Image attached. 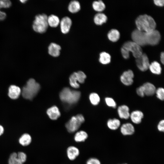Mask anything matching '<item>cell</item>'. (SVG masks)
Wrapping results in <instances>:
<instances>
[{
	"instance_id": "obj_1",
	"label": "cell",
	"mask_w": 164,
	"mask_h": 164,
	"mask_svg": "<svg viewBox=\"0 0 164 164\" xmlns=\"http://www.w3.org/2000/svg\"><path fill=\"white\" fill-rule=\"evenodd\" d=\"M131 36L133 41L140 46L155 45L159 43L161 39L160 32L155 29L146 32L137 29L132 32Z\"/></svg>"
},
{
	"instance_id": "obj_2",
	"label": "cell",
	"mask_w": 164,
	"mask_h": 164,
	"mask_svg": "<svg viewBox=\"0 0 164 164\" xmlns=\"http://www.w3.org/2000/svg\"><path fill=\"white\" fill-rule=\"evenodd\" d=\"M137 29L141 31L148 32L155 29L156 23L153 18L146 14L141 15L135 21Z\"/></svg>"
},
{
	"instance_id": "obj_3",
	"label": "cell",
	"mask_w": 164,
	"mask_h": 164,
	"mask_svg": "<svg viewBox=\"0 0 164 164\" xmlns=\"http://www.w3.org/2000/svg\"><path fill=\"white\" fill-rule=\"evenodd\" d=\"M40 89V85L33 79H30L21 90L22 97L25 98L32 100L37 94Z\"/></svg>"
},
{
	"instance_id": "obj_4",
	"label": "cell",
	"mask_w": 164,
	"mask_h": 164,
	"mask_svg": "<svg viewBox=\"0 0 164 164\" xmlns=\"http://www.w3.org/2000/svg\"><path fill=\"white\" fill-rule=\"evenodd\" d=\"M80 94L79 91L72 90L68 87H65L60 92L59 96L62 101L72 104L76 103L79 101Z\"/></svg>"
},
{
	"instance_id": "obj_5",
	"label": "cell",
	"mask_w": 164,
	"mask_h": 164,
	"mask_svg": "<svg viewBox=\"0 0 164 164\" xmlns=\"http://www.w3.org/2000/svg\"><path fill=\"white\" fill-rule=\"evenodd\" d=\"M48 16L44 13L36 15L33 21L32 28L35 32L43 33L47 30L48 27Z\"/></svg>"
},
{
	"instance_id": "obj_6",
	"label": "cell",
	"mask_w": 164,
	"mask_h": 164,
	"mask_svg": "<svg viewBox=\"0 0 164 164\" xmlns=\"http://www.w3.org/2000/svg\"><path fill=\"white\" fill-rule=\"evenodd\" d=\"M84 121V117L82 114H78L72 117L66 123L65 127L69 132L73 133L78 130Z\"/></svg>"
},
{
	"instance_id": "obj_7",
	"label": "cell",
	"mask_w": 164,
	"mask_h": 164,
	"mask_svg": "<svg viewBox=\"0 0 164 164\" xmlns=\"http://www.w3.org/2000/svg\"><path fill=\"white\" fill-rule=\"evenodd\" d=\"M128 53L131 52L136 58L139 57L143 53L141 46L133 41L125 42L121 48Z\"/></svg>"
},
{
	"instance_id": "obj_8",
	"label": "cell",
	"mask_w": 164,
	"mask_h": 164,
	"mask_svg": "<svg viewBox=\"0 0 164 164\" xmlns=\"http://www.w3.org/2000/svg\"><path fill=\"white\" fill-rule=\"evenodd\" d=\"M135 62L137 66L141 71L145 72L149 69L150 63L148 57L145 53H142L136 58Z\"/></svg>"
},
{
	"instance_id": "obj_9",
	"label": "cell",
	"mask_w": 164,
	"mask_h": 164,
	"mask_svg": "<svg viewBox=\"0 0 164 164\" xmlns=\"http://www.w3.org/2000/svg\"><path fill=\"white\" fill-rule=\"evenodd\" d=\"M134 74L133 71L128 70L124 71L120 77V80L124 85L129 86L132 85L133 82Z\"/></svg>"
},
{
	"instance_id": "obj_10",
	"label": "cell",
	"mask_w": 164,
	"mask_h": 164,
	"mask_svg": "<svg viewBox=\"0 0 164 164\" xmlns=\"http://www.w3.org/2000/svg\"><path fill=\"white\" fill-rule=\"evenodd\" d=\"M60 24L62 32L63 34H67L70 29L72 24V21L69 17L66 16L63 17L60 20Z\"/></svg>"
},
{
	"instance_id": "obj_11",
	"label": "cell",
	"mask_w": 164,
	"mask_h": 164,
	"mask_svg": "<svg viewBox=\"0 0 164 164\" xmlns=\"http://www.w3.org/2000/svg\"><path fill=\"white\" fill-rule=\"evenodd\" d=\"M117 112L119 118L122 119H128L130 118L129 108L127 105L124 104L118 106Z\"/></svg>"
},
{
	"instance_id": "obj_12",
	"label": "cell",
	"mask_w": 164,
	"mask_h": 164,
	"mask_svg": "<svg viewBox=\"0 0 164 164\" xmlns=\"http://www.w3.org/2000/svg\"><path fill=\"white\" fill-rule=\"evenodd\" d=\"M144 116V114L142 111L136 110L132 111L130 113L129 118L134 123L138 124L142 122Z\"/></svg>"
},
{
	"instance_id": "obj_13",
	"label": "cell",
	"mask_w": 164,
	"mask_h": 164,
	"mask_svg": "<svg viewBox=\"0 0 164 164\" xmlns=\"http://www.w3.org/2000/svg\"><path fill=\"white\" fill-rule=\"evenodd\" d=\"M60 46L55 43H51L48 47V53L51 56L56 57L60 54Z\"/></svg>"
},
{
	"instance_id": "obj_14",
	"label": "cell",
	"mask_w": 164,
	"mask_h": 164,
	"mask_svg": "<svg viewBox=\"0 0 164 164\" xmlns=\"http://www.w3.org/2000/svg\"><path fill=\"white\" fill-rule=\"evenodd\" d=\"M120 131L124 135H129L133 134L135 132L134 126L131 123H127L123 124L121 127Z\"/></svg>"
},
{
	"instance_id": "obj_15",
	"label": "cell",
	"mask_w": 164,
	"mask_h": 164,
	"mask_svg": "<svg viewBox=\"0 0 164 164\" xmlns=\"http://www.w3.org/2000/svg\"><path fill=\"white\" fill-rule=\"evenodd\" d=\"M142 86L144 88L145 95L151 96L155 94L156 89L153 84L150 82H146Z\"/></svg>"
},
{
	"instance_id": "obj_16",
	"label": "cell",
	"mask_w": 164,
	"mask_h": 164,
	"mask_svg": "<svg viewBox=\"0 0 164 164\" xmlns=\"http://www.w3.org/2000/svg\"><path fill=\"white\" fill-rule=\"evenodd\" d=\"M21 93V90L19 87L15 85H11L9 89L8 96L11 99H16Z\"/></svg>"
},
{
	"instance_id": "obj_17",
	"label": "cell",
	"mask_w": 164,
	"mask_h": 164,
	"mask_svg": "<svg viewBox=\"0 0 164 164\" xmlns=\"http://www.w3.org/2000/svg\"><path fill=\"white\" fill-rule=\"evenodd\" d=\"M80 151L77 147L71 146H69L67 150V157L70 160H73L79 155Z\"/></svg>"
},
{
	"instance_id": "obj_18",
	"label": "cell",
	"mask_w": 164,
	"mask_h": 164,
	"mask_svg": "<svg viewBox=\"0 0 164 164\" xmlns=\"http://www.w3.org/2000/svg\"><path fill=\"white\" fill-rule=\"evenodd\" d=\"M49 118L52 120L57 119L60 115V113L58 108L53 106L48 108L46 111Z\"/></svg>"
},
{
	"instance_id": "obj_19",
	"label": "cell",
	"mask_w": 164,
	"mask_h": 164,
	"mask_svg": "<svg viewBox=\"0 0 164 164\" xmlns=\"http://www.w3.org/2000/svg\"><path fill=\"white\" fill-rule=\"evenodd\" d=\"M11 1L9 0H0V9L8 8L12 5ZM6 17V13L0 10V21L4 20Z\"/></svg>"
},
{
	"instance_id": "obj_20",
	"label": "cell",
	"mask_w": 164,
	"mask_h": 164,
	"mask_svg": "<svg viewBox=\"0 0 164 164\" xmlns=\"http://www.w3.org/2000/svg\"><path fill=\"white\" fill-rule=\"evenodd\" d=\"M149 69L153 74L159 75L162 73V67L160 63L156 61H154L150 64Z\"/></svg>"
},
{
	"instance_id": "obj_21",
	"label": "cell",
	"mask_w": 164,
	"mask_h": 164,
	"mask_svg": "<svg viewBox=\"0 0 164 164\" xmlns=\"http://www.w3.org/2000/svg\"><path fill=\"white\" fill-rule=\"evenodd\" d=\"M32 141V138L28 133H25L22 135L19 139V142L21 145L26 146L30 144Z\"/></svg>"
},
{
	"instance_id": "obj_22",
	"label": "cell",
	"mask_w": 164,
	"mask_h": 164,
	"mask_svg": "<svg viewBox=\"0 0 164 164\" xmlns=\"http://www.w3.org/2000/svg\"><path fill=\"white\" fill-rule=\"evenodd\" d=\"M81 6L79 2L76 0L71 1L68 6L69 11L72 13H75L78 12L80 9Z\"/></svg>"
},
{
	"instance_id": "obj_23",
	"label": "cell",
	"mask_w": 164,
	"mask_h": 164,
	"mask_svg": "<svg viewBox=\"0 0 164 164\" xmlns=\"http://www.w3.org/2000/svg\"><path fill=\"white\" fill-rule=\"evenodd\" d=\"M107 20V17L106 15L104 13L101 12L96 14L94 18V23L98 25H101L105 23Z\"/></svg>"
},
{
	"instance_id": "obj_24",
	"label": "cell",
	"mask_w": 164,
	"mask_h": 164,
	"mask_svg": "<svg viewBox=\"0 0 164 164\" xmlns=\"http://www.w3.org/2000/svg\"><path fill=\"white\" fill-rule=\"evenodd\" d=\"M88 137L87 133L85 131L80 130L75 134L74 139L75 142H80L85 141Z\"/></svg>"
},
{
	"instance_id": "obj_25",
	"label": "cell",
	"mask_w": 164,
	"mask_h": 164,
	"mask_svg": "<svg viewBox=\"0 0 164 164\" xmlns=\"http://www.w3.org/2000/svg\"><path fill=\"white\" fill-rule=\"evenodd\" d=\"M107 125L111 130H114L118 129L121 125V122L117 118H114L108 119L107 122Z\"/></svg>"
},
{
	"instance_id": "obj_26",
	"label": "cell",
	"mask_w": 164,
	"mask_h": 164,
	"mask_svg": "<svg viewBox=\"0 0 164 164\" xmlns=\"http://www.w3.org/2000/svg\"><path fill=\"white\" fill-rule=\"evenodd\" d=\"M47 21L49 26L52 27H56L60 24V20L58 16L51 14L48 16Z\"/></svg>"
},
{
	"instance_id": "obj_27",
	"label": "cell",
	"mask_w": 164,
	"mask_h": 164,
	"mask_svg": "<svg viewBox=\"0 0 164 164\" xmlns=\"http://www.w3.org/2000/svg\"><path fill=\"white\" fill-rule=\"evenodd\" d=\"M107 36L110 40L113 42H115L119 39L120 33L117 29H112L108 32Z\"/></svg>"
},
{
	"instance_id": "obj_28",
	"label": "cell",
	"mask_w": 164,
	"mask_h": 164,
	"mask_svg": "<svg viewBox=\"0 0 164 164\" xmlns=\"http://www.w3.org/2000/svg\"><path fill=\"white\" fill-rule=\"evenodd\" d=\"M99 60L103 64H108L111 62V56L108 53L106 52H102L99 54Z\"/></svg>"
},
{
	"instance_id": "obj_29",
	"label": "cell",
	"mask_w": 164,
	"mask_h": 164,
	"mask_svg": "<svg viewBox=\"0 0 164 164\" xmlns=\"http://www.w3.org/2000/svg\"><path fill=\"white\" fill-rule=\"evenodd\" d=\"M92 6L94 10L99 12L103 11L105 8V4L101 0L94 1L92 3Z\"/></svg>"
},
{
	"instance_id": "obj_30",
	"label": "cell",
	"mask_w": 164,
	"mask_h": 164,
	"mask_svg": "<svg viewBox=\"0 0 164 164\" xmlns=\"http://www.w3.org/2000/svg\"><path fill=\"white\" fill-rule=\"evenodd\" d=\"M69 83L70 86L73 88H78L79 87L77 72H74L70 75L69 77Z\"/></svg>"
},
{
	"instance_id": "obj_31",
	"label": "cell",
	"mask_w": 164,
	"mask_h": 164,
	"mask_svg": "<svg viewBox=\"0 0 164 164\" xmlns=\"http://www.w3.org/2000/svg\"><path fill=\"white\" fill-rule=\"evenodd\" d=\"M9 164H23L19 159L17 153L14 152L10 155L8 159Z\"/></svg>"
},
{
	"instance_id": "obj_32",
	"label": "cell",
	"mask_w": 164,
	"mask_h": 164,
	"mask_svg": "<svg viewBox=\"0 0 164 164\" xmlns=\"http://www.w3.org/2000/svg\"><path fill=\"white\" fill-rule=\"evenodd\" d=\"M91 103L94 105L98 104L100 102V98L99 95L96 93H91L89 96Z\"/></svg>"
},
{
	"instance_id": "obj_33",
	"label": "cell",
	"mask_w": 164,
	"mask_h": 164,
	"mask_svg": "<svg viewBox=\"0 0 164 164\" xmlns=\"http://www.w3.org/2000/svg\"><path fill=\"white\" fill-rule=\"evenodd\" d=\"M105 101L106 105L109 107L116 108L117 104L114 100L111 97H107L105 98Z\"/></svg>"
},
{
	"instance_id": "obj_34",
	"label": "cell",
	"mask_w": 164,
	"mask_h": 164,
	"mask_svg": "<svg viewBox=\"0 0 164 164\" xmlns=\"http://www.w3.org/2000/svg\"><path fill=\"white\" fill-rule=\"evenodd\" d=\"M155 94L156 97L159 100L162 101L164 99V89L162 87L156 89Z\"/></svg>"
},
{
	"instance_id": "obj_35",
	"label": "cell",
	"mask_w": 164,
	"mask_h": 164,
	"mask_svg": "<svg viewBox=\"0 0 164 164\" xmlns=\"http://www.w3.org/2000/svg\"><path fill=\"white\" fill-rule=\"evenodd\" d=\"M77 73L78 83L80 84L84 83L86 78V76L85 73L82 71H79L77 72Z\"/></svg>"
},
{
	"instance_id": "obj_36",
	"label": "cell",
	"mask_w": 164,
	"mask_h": 164,
	"mask_svg": "<svg viewBox=\"0 0 164 164\" xmlns=\"http://www.w3.org/2000/svg\"><path fill=\"white\" fill-rule=\"evenodd\" d=\"M17 153L18 158L22 163L23 164L26 162L27 155L25 153L22 152H19Z\"/></svg>"
},
{
	"instance_id": "obj_37",
	"label": "cell",
	"mask_w": 164,
	"mask_h": 164,
	"mask_svg": "<svg viewBox=\"0 0 164 164\" xmlns=\"http://www.w3.org/2000/svg\"><path fill=\"white\" fill-rule=\"evenodd\" d=\"M136 93L138 96L141 97H143L145 96L144 88L142 85L136 89Z\"/></svg>"
},
{
	"instance_id": "obj_38",
	"label": "cell",
	"mask_w": 164,
	"mask_h": 164,
	"mask_svg": "<svg viewBox=\"0 0 164 164\" xmlns=\"http://www.w3.org/2000/svg\"><path fill=\"white\" fill-rule=\"evenodd\" d=\"M86 164H101L100 160L94 158L89 159L87 161Z\"/></svg>"
},
{
	"instance_id": "obj_39",
	"label": "cell",
	"mask_w": 164,
	"mask_h": 164,
	"mask_svg": "<svg viewBox=\"0 0 164 164\" xmlns=\"http://www.w3.org/2000/svg\"><path fill=\"white\" fill-rule=\"evenodd\" d=\"M157 128L159 131L161 132H164V120L163 119L161 120L159 122Z\"/></svg>"
},
{
	"instance_id": "obj_40",
	"label": "cell",
	"mask_w": 164,
	"mask_h": 164,
	"mask_svg": "<svg viewBox=\"0 0 164 164\" xmlns=\"http://www.w3.org/2000/svg\"><path fill=\"white\" fill-rule=\"evenodd\" d=\"M154 2L155 4L158 6H162L164 4L163 0H154Z\"/></svg>"
},
{
	"instance_id": "obj_41",
	"label": "cell",
	"mask_w": 164,
	"mask_h": 164,
	"mask_svg": "<svg viewBox=\"0 0 164 164\" xmlns=\"http://www.w3.org/2000/svg\"><path fill=\"white\" fill-rule=\"evenodd\" d=\"M160 58L161 63L163 64L164 63V53L163 52H162L161 53Z\"/></svg>"
},
{
	"instance_id": "obj_42",
	"label": "cell",
	"mask_w": 164,
	"mask_h": 164,
	"mask_svg": "<svg viewBox=\"0 0 164 164\" xmlns=\"http://www.w3.org/2000/svg\"><path fill=\"white\" fill-rule=\"evenodd\" d=\"M4 132V129L3 127L0 125V136L3 134Z\"/></svg>"
},
{
	"instance_id": "obj_43",
	"label": "cell",
	"mask_w": 164,
	"mask_h": 164,
	"mask_svg": "<svg viewBox=\"0 0 164 164\" xmlns=\"http://www.w3.org/2000/svg\"><path fill=\"white\" fill-rule=\"evenodd\" d=\"M20 1L22 3H25L27 1V0H20Z\"/></svg>"
},
{
	"instance_id": "obj_44",
	"label": "cell",
	"mask_w": 164,
	"mask_h": 164,
	"mask_svg": "<svg viewBox=\"0 0 164 164\" xmlns=\"http://www.w3.org/2000/svg\"></svg>"
}]
</instances>
